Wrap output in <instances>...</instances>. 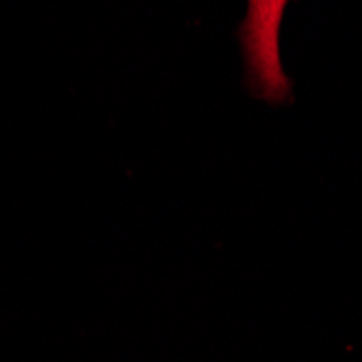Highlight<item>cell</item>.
Instances as JSON below:
<instances>
[{
    "mask_svg": "<svg viewBox=\"0 0 362 362\" xmlns=\"http://www.w3.org/2000/svg\"><path fill=\"white\" fill-rule=\"evenodd\" d=\"M286 5L288 0H247V13L239 28L247 87L252 95L269 105L293 100L280 57V26Z\"/></svg>",
    "mask_w": 362,
    "mask_h": 362,
    "instance_id": "1",
    "label": "cell"
}]
</instances>
